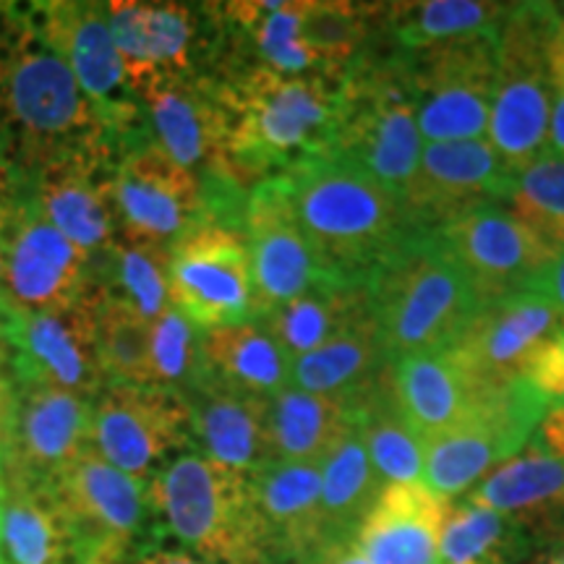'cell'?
I'll list each match as a JSON object with an SVG mask.
<instances>
[{"instance_id": "30bf717a", "label": "cell", "mask_w": 564, "mask_h": 564, "mask_svg": "<svg viewBox=\"0 0 564 564\" xmlns=\"http://www.w3.org/2000/svg\"><path fill=\"white\" fill-rule=\"evenodd\" d=\"M415 123L426 144L484 139L489 126L497 32L405 51Z\"/></svg>"}, {"instance_id": "7dc6e473", "label": "cell", "mask_w": 564, "mask_h": 564, "mask_svg": "<svg viewBox=\"0 0 564 564\" xmlns=\"http://www.w3.org/2000/svg\"><path fill=\"white\" fill-rule=\"evenodd\" d=\"M129 564H212L181 546H141Z\"/></svg>"}, {"instance_id": "db71d44e", "label": "cell", "mask_w": 564, "mask_h": 564, "mask_svg": "<svg viewBox=\"0 0 564 564\" xmlns=\"http://www.w3.org/2000/svg\"><path fill=\"white\" fill-rule=\"evenodd\" d=\"M533 564H564V546L562 549H549V552L533 554Z\"/></svg>"}, {"instance_id": "b9f144b4", "label": "cell", "mask_w": 564, "mask_h": 564, "mask_svg": "<svg viewBox=\"0 0 564 564\" xmlns=\"http://www.w3.org/2000/svg\"><path fill=\"white\" fill-rule=\"evenodd\" d=\"M523 379L549 405L564 403V329L535 352Z\"/></svg>"}, {"instance_id": "60d3db41", "label": "cell", "mask_w": 564, "mask_h": 564, "mask_svg": "<svg viewBox=\"0 0 564 564\" xmlns=\"http://www.w3.org/2000/svg\"><path fill=\"white\" fill-rule=\"evenodd\" d=\"M202 333L171 306L150 322V384L186 394L202 382Z\"/></svg>"}, {"instance_id": "484cf974", "label": "cell", "mask_w": 564, "mask_h": 564, "mask_svg": "<svg viewBox=\"0 0 564 564\" xmlns=\"http://www.w3.org/2000/svg\"><path fill=\"white\" fill-rule=\"evenodd\" d=\"M468 499L510 518L533 546H564V463L535 444L497 465Z\"/></svg>"}, {"instance_id": "d6a6232c", "label": "cell", "mask_w": 564, "mask_h": 564, "mask_svg": "<svg viewBox=\"0 0 564 564\" xmlns=\"http://www.w3.org/2000/svg\"><path fill=\"white\" fill-rule=\"evenodd\" d=\"M352 421L382 484H421L423 440L400 411L392 390V364L382 377L348 400Z\"/></svg>"}, {"instance_id": "5b68a950", "label": "cell", "mask_w": 564, "mask_h": 564, "mask_svg": "<svg viewBox=\"0 0 564 564\" xmlns=\"http://www.w3.org/2000/svg\"><path fill=\"white\" fill-rule=\"evenodd\" d=\"M423 139L408 87L405 51H366L340 79V110L329 150L369 173L400 202L411 192Z\"/></svg>"}, {"instance_id": "f35d334b", "label": "cell", "mask_w": 564, "mask_h": 564, "mask_svg": "<svg viewBox=\"0 0 564 564\" xmlns=\"http://www.w3.org/2000/svg\"><path fill=\"white\" fill-rule=\"evenodd\" d=\"M507 215L531 230L541 243L564 253V160L544 154L525 171L514 175L512 192L507 196Z\"/></svg>"}, {"instance_id": "6da1fadb", "label": "cell", "mask_w": 564, "mask_h": 564, "mask_svg": "<svg viewBox=\"0 0 564 564\" xmlns=\"http://www.w3.org/2000/svg\"><path fill=\"white\" fill-rule=\"evenodd\" d=\"M0 154L26 183L55 162L118 154L66 61L17 6H0Z\"/></svg>"}, {"instance_id": "7bdbcfd3", "label": "cell", "mask_w": 564, "mask_h": 564, "mask_svg": "<svg viewBox=\"0 0 564 564\" xmlns=\"http://www.w3.org/2000/svg\"><path fill=\"white\" fill-rule=\"evenodd\" d=\"M30 196V183L0 154V220H11Z\"/></svg>"}, {"instance_id": "836d02e7", "label": "cell", "mask_w": 564, "mask_h": 564, "mask_svg": "<svg viewBox=\"0 0 564 564\" xmlns=\"http://www.w3.org/2000/svg\"><path fill=\"white\" fill-rule=\"evenodd\" d=\"M364 314H369V299L361 282L327 280L257 322L295 361L322 348Z\"/></svg>"}, {"instance_id": "ffe728a7", "label": "cell", "mask_w": 564, "mask_h": 564, "mask_svg": "<svg viewBox=\"0 0 564 564\" xmlns=\"http://www.w3.org/2000/svg\"><path fill=\"white\" fill-rule=\"evenodd\" d=\"M514 173L486 139L423 144L419 173L405 196L415 228L440 230L470 212L502 207L512 192Z\"/></svg>"}, {"instance_id": "f5cc1de1", "label": "cell", "mask_w": 564, "mask_h": 564, "mask_svg": "<svg viewBox=\"0 0 564 564\" xmlns=\"http://www.w3.org/2000/svg\"><path fill=\"white\" fill-rule=\"evenodd\" d=\"M13 322H17V316H13L9 308L3 306V301H0V348H11V329H13Z\"/></svg>"}, {"instance_id": "11a10c76", "label": "cell", "mask_w": 564, "mask_h": 564, "mask_svg": "<svg viewBox=\"0 0 564 564\" xmlns=\"http://www.w3.org/2000/svg\"><path fill=\"white\" fill-rule=\"evenodd\" d=\"M9 350L11 348H0V384H9V382H6V364H9Z\"/></svg>"}, {"instance_id": "680465c9", "label": "cell", "mask_w": 564, "mask_h": 564, "mask_svg": "<svg viewBox=\"0 0 564 564\" xmlns=\"http://www.w3.org/2000/svg\"><path fill=\"white\" fill-rule=\"evenodd\" d=\"M0 564H3V562H0Z\"/></svg>"}, {"instance_id": "d6986e66", "label": "cell", "mask_w": 564, "mask_h": 564, "mask_svg": "<svg viewBox=\"0 0 564 564\" xmlns=\"http://www.w3.org/2000/svg\"><path fill=\"white\" fill-rule=\"evenodd\" d=\"M564 329V312L544 291L507 295L481 306L449 352L481 392L525 377L528 364Z\"/></svg>"}, {"instance_id": "d4e9b609", "label": "cell", "mask_w": 564, "mask_h": 564, "mask_svg": "<svg viewBox=\"0 0 564 564\" xmlns=\"http://www.w3.org/2000/svg\"><path fill=\"white\" fill-rule=\"evenodd\" d=\"M249 489L274 564H303L324 544L319 463L274 460L249 478Z\"/></svg>"}, {"instance_id": "ab89813d", "label": "cell", "mask_w": 564, "mask_h": 564, "mask_svg": "<svg viewBox=\"0 0 564 564\" xmlns=\"http://www.w3.org/2000/svg\"><path fill=\"white\" fill-rule=\"evenodd\" d=\"M97 356L108 384H150V322L105 291L97 306Z\"/></svg>"}, {"instance_id": "44dd1931", "label": "cell", "mask_w": 564, "mask_h": 564, "mask_svg": "<svg viewBox=\"0 0 564 564\" xmlns=\"http://www.w3.org/2000/svg\"><path fill=\"white\" fill-rule=\"evenodd\" d=\"M91 259L37 215L30 196L9 230V262L0 301L13 316L40 314L82 299L95 285Z\"/></svg>"}, {"instance_id": "7a4b0ae2", "label": "cell", "mask_w": 564, "mask_h": 564, "mask_svg": "<svg viewBox=\"0 0 564 564\" xmlns=\"http://www.w3.org/2000/svg\"><path fill=\"white\" fill-rule=\"evenodd\" d=\"M278 178L303 236L335 280L364 285L373 267L419 230L400 196L333 152L301 160Z\"/></svg>"}, {"instance_id": "d590c367", "label": "cell", "mask_w": 564, "mask_h": 564, "mask_svg": "<svg viewBox=\"0 0 564 564\" xmlns=\"http://www.w3.org/2000/svg\"><path fill=\"white\" fill-rule=\"evenodd\" d=\"M322 470V531L324 541L352 539L361 520L384 489L366 453L356 423L319 463Z\"/></svg>"}, {"instance_id": "c3c4849f", "label": "cell", "mask_w": 564, "mask_h": 564, "mask_svg": "<svg viewBox=\"0 0 564 564\" xmlns=\"http://www.w3.org/2000/svg\"><path fill=\"white\" fill-rule=\"evenodd\" d=\"M549 154L564 160V91H554L552 118H549Z\"/></svg>"}, {"instance_id": "74e56055", "label": "cell", "mask_w": 564, "mask_h": 564, "mask_svg": "<svg viewBox=\"0 0 564 564\" xmlns=\"http://www.w3.org/2000/svg\"><path fill=\"white\" fill-rule=\"evenodd\" d=\"M102 262L108 274L97 285L129 303L141 319L154 322L171 308V249L116 236Z\"/></svg>"}, {"instance_id": "9a60e30c", "label": "cell", "mask_w": 564, "mask_h": 564, "mask_svg": "<svg viewBox=\"0 0 564 564\" xmlns=\"http://www.w3.org/2000/svg\"><path fill=\"white\" fill-rule=\"evenodd\" d=\"M108 21L131 89L158 76H207L217 32L207 6L112 0Z\"/></svg>"}, {"instance_id": "83f0119b", "label": "cell", "mask_w": 564, "mask_h": 564, "mask_svg": "<svg viewBox=\"0 0 564 564\" xmlns=\"http://www.w3.org/2000/svg\"><path fill=\"white\" fill-rule=\"evenodd\" d=\"M0 507V562L3 564H79L74 528L51 484L6 474Z\"/></svg>"}, {"instance_id": "bcb514c9", "label": "cell", "mask_w": 564, "mask_h": 564, "mask_svg": "<svg viewBox=\"0 0 564 564\" xmlns=\"http://www.w3.org/2000/svg\"><path fill=\"white\" fill-rule=\"evenodd\" d=\"M303 564H369L361 549L356 546L352 539H337V541H324L316 552L308 556Z\"/></svg>"}, {"instance_id": "4fadbf2b", "label": "cell", "mask_w": 564, "mask_h": 564, "mask_svg": "<svg viewBox=\"0 0 564 564\" xmlns=\"http://www.w3.org/2000/svg\"><path fill=\"white\" fill-rule=\"evenodd\" d=\"M51 486L74 528L79 564H129L152 514L147 484L87 447Z\"/></svg>"}, {"instance_id": "6f0895ef", "label": "cell", "mask_w": 564, "mask_h": 564, "mask_svg": "<svg viewBox=\"0 0 564 564\" xmlns=\"http://www.w3.org/2000/svg\"><path fill=\"white\" fill-rule=\"evenodd\" d=\"M562 9H564V6H562Z\"/></svg>"}, {"instance_id": "ba28073f", "label": "cell", "mask_w": 564, "mask_h": 564, "mask_svg": "<svg viewBox=\"0 0 564 564\" xmlns=\"http://www.w3.org/2000/svg\"><path fill=\"white\" fill-rule=\"evenodd\" d=\"M546 408L525 379L484 392L465 419L423 440L421 484L444 502L470 491L497 465L528 447Z\"/></svg>"}, {"instance_id": "8fae6325", "label": "cell", "mask_w": 564, "mask_h": 564, "mask_svg": "<svg viewBox=\"0 0 564 564\" xmlns=\"http://www.w3.org/2000/svg\"><path fill=\"white\" fill-rule=\"evenodd\" d=\"M118 236L173 249L188 232L209 225L199 181L147 137L118 152L110 173Z\"/></svg>"}, {"instance_id": "e0dca14e", "label": "cell", "mask_w": 564, "mask_h": 564, "mask_svg": "<svg viewBox=\"0 0 564 564\" xmlns=\"http://www.w3.org/2000/svg\"><path fill=\"white\" fill-rule=\"evenodd\" d=\"M474 288L478 308L507 295L539 291L560 253L502 207H486L434 230Z\"/></svg>"}, {"instance_id": "9f6ffc18", "label": "cell", "mask_w": 564, "mask_h": 564, "mask_svg": "<svg viewBox=\"0 0 564 564\" xmlns=\"http://www.w3.org/2000/svg\"><path fill=\"white\" fill-rule=\"evenodd\" d=\"M3 497H6V476H3V468H0V507H3Z\"/></svg>"}, {"instance_id": "f546056e", "label": "cell", "mask_w": 564, "mask_h": 564, "mask_svg": "<svg viewBox=\"0 0 564 564\" xmlns=\"http://www.w3.org/2000/svg\"><path fill=\"white\" fill-rule=\"evenodd\" d=\"M204 377L259 398H272L291 387L293 361L267 329L253 322L202 333Z\"/></svg>"}, {"instance_id": "3957f363", "label": "cell", "mask_w": 564, "mask_h": 564, "mask_svg": "<svg viewBox=\"0 0 564 564\" xmlns=\"http://www.w3.org/2000/svg\"><path fill=\"white\" fill-rule=\"evenodd\" d=\"M215 89L228 121V150L238 178L264 181L329 150L340 82L285 76L270 68H238L217 76Z\"/></svg>"}, {"instance_id": "52a82bcc", "label": "cell", "mask_w": 564, "mask_h": 564, "mask_svg": "<svg viewBox=\"0 0 564 564\" xmlns=\"http://www.w3.org/2000/svg\"><path fill=\"white\" fill-rule=\"evenodd\" d=\"M552 3L510 6L497 30V68L486 141L518 175L549 152L554 87L546 66Z\"/></svg>"}, {"instance_id": "4dcf8cb0", "label": "cell", "mask_w": 564, "mask_h": 564, "mask_svg": "<svg viewBox=\"0 0 564 564\" xmlns=\"http://www.w3.org/2000/svg\"><path fill=\"white\" fill-rule=\"evenodd\" d=\"M352 411L345 398L285 387L267 398L272 460L322 463L352 429Z\"/></svg>"}, {"instance_id": "f1b7e54d", "label": "cell", "mask_w": 564, "mask_h": 564, "mask_svg": "<svg viewBox=\"0 0 564 564\" xmlns=\"http://www.w3.org/2000/svg\"><path fill=\"white\" fill-rule=\"evenodd\" d=\"M392 390L400 411L421 440L465 419L484 394L449 348L411 352L392 361Z\"/></svg>"}, {"instance_id": "5bb4252c", "label": "cell", "mask_w": 564, "mask_h": 564, "mask_svg": "<svg viewBox=\"0 0 564 564\" xmlns=\"http://www.w3.org/2000/svg\"><path fill=\"white\" fill-rule=\"evenodd\" d=\"M171 306L199 333L253 322V280L241 230L202 225L171 249Z\"/></svg>"}, {"instance_id": "9c48e42d", "label": "cell", "mask_w": 564, "mask_h": 564, "mask_svg": "<svg viewBox=\"0 0 564 564\" xmlns=\"http://www.w3.org/2000/svg\"><path fill=\"white\" fill-rule=\"evenodd\" d=\"M30 19L42 40L66 61L84 97L100 112L118 152L150 133L144 110L126 79L121 53L112 40L108 6L76 0L34 3Z\"/></svg>"}, {"instance_id": "4316f807", "label": "cell", "mask_w": 564, "mask_h": 564, "mask_svg": "<svg viewBox=\"0 0 564 564\" xmlns=\"http://www.w3.org/2000/svg\"><path fill=\"white\" fill-rule=\"evenodd\" d=\"M444 512L423 484H387L352 541L369 564H436Z\"/></svg>"}, {"instance_id": "f6af8a7d", "label": "cell", "mask_w": 564, "mask_h": 564, "mask_svg": "<svg viewBox=\"0 0 564 564\" xmlns=\"http://www.w3.org/2000/svg\"><path fill=\"white\" fill-rule=\"evenodd\" d=\"M546 66L554 91H564V11L554 6L552 30L546 40Z\"/></svg>"}, {"instance_id": "e575fe53", "label": "cell", "mask_w": 564, "mask_h": 564, "mask_svg": "<svg viewBox=\"0 0 564 564\" xmlns=\"http://www.w3.org/2000/svg\"><path fill=\"white\" fill-rule=\"evenodd\" d=\"M510 6L484 0H423L379 6L377 21L400 51H421L440 42L494 34Z\"/></svg>"}, {"instance_id": "1f68e13d", "label": "cell", "mask_w": 564, "mask_h": 564, "mask_svg": "<svg viewBox=\"0 0 564 564\" xmlns=\"http://www.w3.org/2000/svg\"><path fill=\"white\" fill-rule=\"evenodd\" d=\"M390 364L369 312L358 316L322 348L295 358L291 384L303 392L352 400L358 392L377 382L390 369Z\"/></svg>"}, {"instance_id": "f907efd6", "label": "cell", "mask_w": 564, "mask_h": 564, "mask_svg": "<svg viewBox=\"0 0 564 564\" xmlns=\"http://www.w3.org/2000/svg\"><path fill=\"white\" fill-rule=\"evenodd\" d=\"M539 291H544L549 299H552L556 306H560L564 312V253L560 259H556L552 270H549V274L544 278V282H541Z\"/></svg>"}, {"instance_id": "cb8c5ba5", "label": "cell", "mask_w": 564, "mask_h": 564, "mask_svg": "<svg viewBox=\"0 0 564 564\" xmlns=\"http://www.w3.org/2000/svg\"><path fill=\"white\" fill-rule=\"evenodd\" d=\"M183 398L192 411L194 444L207 460L243 478L274 463L267 429V398L232 390L209 377H202V382Z\"/></svg>"}, {"instance_id": "7402d4cb", "label": "cell", "mask_w": 564, "mask_h": 564, "mask_svg": "<svg viewBox=\"0 0 564 564\" xmlns=\"http://www.w3.org/2000/svg\"><path fill=\"white\" fill-rule=\"evenodd\" d=\"M95 400L51 384L19 382L3 470L51 484L89 447Z\"/></svg>"}, {"instance_id": "277c9868", "label": "cell", "mask_w": 564, "mask_h": 564, "mask_svg": "<svg viewBox=\"0 0 564 564\" xmlns=\"http://www.w3.org/2000/svg\"><path fill=\"white\" fill-rule=\"evenodd\" d=\"M390 361L447 350L478 312L474 288L434 230H413L364 280Z\"/></svg>"}, {"instance_id": "ac0fdd59", "label": "cell", "mask_w": 564, "mask_h": 564, "mask_svg": "<svg viewBox=\"0 0 564 564\" xmlns=\"http://www.w3.org/2000/svg\"><path fill=\"white\" fill-rule=\"evenodd\" d=\"M100 293L102 288L95 282L68 306L17 316L9 345L17 352L13 366L19 382L51 384L97 400V394L108 387L97 356Z\"/></svg>"}, {"instance_id": "ee69618b", "label": "cell", "mask_w": 564, "mask_h": 564, "mask_svg": "<svg viewBox=\"0 0 564 564\" xmlns=\"http://www.w3.org/2000/svg\"><path fill=\"white\" fill-rule=\"evenodd\" d=\"M535 447L564 463V403H552L535 426Z\"/></svg>"}, {"instance_id": "2e32d148", "label": "cell", "mask_w": 564, "mask_h": 564, "mask_svg": "<svg viewBox=\"0 0 564 564\" xmlns=\"http://www.w3.org/2000/svg\"><path fill=\"white\" fill-rule=\"evenodd\" d=\"M241 230L251 262L253 319H262L282 303L299 299L322 282L335 280L303 236L278 175L251 186L246 196Z\"/></svg>"}, {"instance_id": "816d5d0a", "label": "cell", "mask_w": 564, "mask_h": 564, "mask_svg": "<svg viewBox=\"0 0 564 564\" xmlns=\"http://www.w3.org/2000/svg\"><path fill=\"white\" fill-rule=\"evenodd\" d=\"M17 217V215H13ZM11 220H0V291H3V280H6V262H9V230H11Z\"/></svg>"}, {"instance_id": "7c38bea8", "label": "cell", "mask_w": 564, "mask_h": 564, "mask_svg": "<svg viewBox=\"0 0 564 564\" xmlns=\"http://www.w3.org/2000/svg\"><path fill=\"white\" fill-rule=\"evenodd\" d=\"M194 444L186 398L152 384H108L91 405L89 449L121 474L150 481Z\"/></svg>"}, {"instance_id": "8d00e7d4", "label": "cell", "mask_w": 564, "mask_h": 564, "mask_svg": "<svg viewBox=\"0 0 564 564\" xmlns=\"http://www.w3.org/2000/svg\"><path fill=\"white\" fill-rule=\"evenodd\" d=\"M533 552V541L502 512L468 497L447 505L436 564H523Z\"/></svg>"}, {"instance_id": "681fc988", "label": "cell", "mask_w": 564, "mask_h": 564, "mask_svg": "<svg viewBox=\"0 0 564 564\" xmlns=\"http://www.w3.org/2000/svg\"><path fill=\"white\" fill-rule=\"evenodd\" d=\"M11 423H13V390L9 384H0V468H3L6 455H9Z\"/></svg>"}, {"instance_id": "8992f818", "label": "cell", "mask_w": 564, "mask_h": 564, "mask_svg": "<svg viewBox=\"0 0 564 564\" xmlns=\"http://www.w3.org/2000/svg\"><path fill=\"white\" fill-rule=\"evenodd\" d=\"M147 499L186 552L212 564H274L253 512L249 478L204 455L171 457L147 481Z\"/></svg>"}, {"instance_id": "603a6c76", "label": "cell", "mask_w": 564, "mask_h": 564, "mask_svg": "<svg viewBox=\"0 0 564 564\" xmlns=\"http://www.w3.org/2000/svg\"><path fill=\"white\" fill-rule=\"evenodd\" d=\"M116 160L74 158L55 162L30 183V204L45 223L89 259H102L118 236L110 202Z\"/></svg>"}]
</instances>
